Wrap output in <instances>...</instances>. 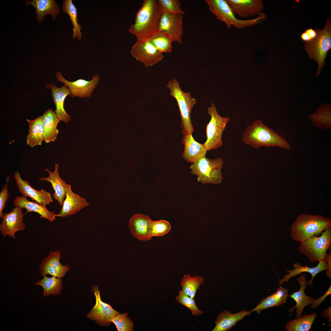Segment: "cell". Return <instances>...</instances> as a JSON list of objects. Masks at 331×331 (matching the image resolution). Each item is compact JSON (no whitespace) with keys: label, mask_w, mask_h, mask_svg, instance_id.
<instances>
[{"label":"cell","mask_w":331,"mask_h":331,"mask_svg":"<svg viewBox=\"0 0 331 331\" xmlns=\"http://www.w3.org/2000/svg\"><path fill=\"white\" fill-rule=\"evenodd\" d=\"M162 13L157 0H144L135 13L134 22L128 31L138 40H148L158 30Z\"/></svg>","instance_id":"obj_1"},{"label":"cell","mask_w":331,"mask_h":331,"mask_svg":"<svg viewBox=\"0 0 331 331\" xmlns=\"http://www.w3.org/2000/svg\"><path fill=\"white\" fill-rule=\"evenodd\" d=\"M242 139L245 144L255 149L262 146H276L289 150L291 147L282 136L264 124L260 120H254L251 125L247 126Z\"/></svg>","instance_id":"obj_2"},{"label":"cell","mask_w":331,"mask_h":331,"mask_svg":"<svg viewBox=\"0 0 331 331\" xmlns=\"http://www.w3.org/2000/svg\"><path fill=\"white\" fill-rule=\"evenodd\" d=\"M331 227V219L320 215L302 214L296 218L291 227V235L300 243L313 236H319Z\"/></svg>","instance_id":"obj_3"},{"label":"cell","mask_w":331,"mask_h":331,"mask_svg":"<svg viewBox=\"0 0 331 331\" xmlns=\"http://www.w3.org/2000/svg\"><path fill=\"white\" fill-rule=\"evenodd\" d=\"M170 94L176 100L181 119V133L184 135L192 134L194 129L191 119L192 108L197 101L188 92L183 91L177 79L174 78L166 85Z\"/></svg>","instance_id":"obj_4"},{"label":"cell","mask_w":331,"mask_h":331,"mask_svg":"<svg viewBox=\"0 0 331 331\" xmlns=\"http://www.w3.org/2000/svg\"><path fill=\"white\" fill-rule=\"evenodd\" d=\"M330 18L327 19L322 30L317 29L318 35L314 40L305 44V50L309 58L318 64L316 76H318L325 64V60L329 51L331 48V25Z\"/></svg>","instance_id":"obj_5"},{"label":"cell","mask_w":331,"mask_h":331,"mask_svg":"<svg viewBox=\"0 0 331 331\" xmlns=\"http://www.w3.org/2000/svg\"><path fill=\"white\" fill-rule=\"evenodd\" d=\"M205 2L210 11L218 19L225 23L228 29H230L231 25L238 29L252 26L266 19V15L263 13L253 19L240 20L236 17L226 0H206Z\"/></svg>","instance_id":"obj_6"},{"label":"cell","mask_w":331,"mask_h":331,"mask_svg":"<svg viewBox=\"0 0 331 331\" xmlns=\"http://www.w3.org/2000/svg\"><path fill=\"white\" fill-rule=\"evenodd\" d=\"M223 163L221 158L210 159L205 156L191 165V173L197 175L198 181L204 184L217 185L223 179L221 169Z\"/></svg>","instance_id":"obj_7"},{"label":"cell","mask_w":331,"mask_h":331,"mask_svg":"<svg viewBox=\"0 0 331 331\" xmlns=\"http://www.w3.org/2000/svg\"><path fill=\"white\" fill-rule=\"evenodd\" d=\"M331 246V227L323 232L320 236H313L300 242L299 250L301 254L314 263L324 260L327 251Z\"/></svg>","instance_id":"obj_8"},{"label":"cell","mask_w":331,"mask_h":331,"mask_svg":"<svg viewBox=\"0 0 331 331\" xmlns=\"http://www.w3.org/2000/svg\"><path fill=\"white\" fill-rule=\"evenodd\" d=\"M211 119L206 126L207 140L204 144L207 150L216 149L223 144L222 135L230 118L223 117L218 113L214 103L207 109Z\"/></svg>","instance_id":"obj_9"},{"label":"cell","mask_w":331,"mask_h":331,"mask_svg":"<svg viewBox=\"0 0 331 331\" xmlns=\"http://www.w3.org/2000/svg\"><path fill=\"white\" fill-rule=\"evenodd\" d=\"M132 56L146 67L151 66L162 60V53L149 40H138L130 51Z\"/></svg>","instance_id":"obj_10"},{"label":"cell","mask_w":331,"mask_h":331,"mask_svg":"<svg viewBox=\"0 0 331 331\" xmlns=\"http://www.w3.org/2000/svg\"><path fill=\"white\" fill-rule=\"evenodd\" d=\"M55 75L58 81L63 83L68 87L70 96L72 97H90L100 79L98 74L93 75L92 79L89 81L80 79L74 82L67 80L63 77L61 73L58 71H56Z\"/></svg>","instance_id":"obj_11"},{"label":"cell","mask_w":331,"mask_h":331,"mask_svg":"<svg viewBox=\"0 0 331 331\" xmlns=\"http://www.w3.org/2000/svg\"><path fill=\"white\" fill-rule=\"evenodd\" d=\"M93 289L96 303L87 316L101 325H109L111 323L110 321L112 318L120 313L114 309L110 305L102 301L97 286H93Z\"/></svg>","instance_id":"obj_12"},{"label":"cell","mask_w":331,"mask_h":331,"mask_svg":"<svg viewBox=\"0 0 331 331\" xmlns=\"http://www.w3.org/2000/svg\"><path fill=\"white\" fill-rule=\"evenodd\" d=\"M182 15H174L163 13L158 24V30L171 36L175 41L182 43L183 35Z\"/></svg>","instance_id":"obj_13"},{"label":"cell","mask_w":331,"mask_h":331,"mask_svg":"<svg viewBox=\"0 0 331 331\" xmlns=\"http://www.w3.org/2000/svg\"><path fill=\"white\" fill-rule=\"evenodd\" d=\"M22 209L16 207L9 213L4 214L0 225L2 234L4 236L8 235L14 238L16 232L25 229V225L23 222L24 214Z\"/></svg>","instance_id":"obj_14"},{"label":"cell","mask_w":331,"mask_h":331,"mask_svg":"<svg viewBox=\"0 0 331 331\" xmlns=\"http://www.w3.org/2000/svg\"><path fill=\"white\" fill-rule=\"evenodd\" d=\"M234 13L243 18L259 16L263 13L262 0H226Z\"/></svg>","instance_id":"obj_15"},{"label":"cell","mask_w":331,"mask_h":331,"mask_svg":"<svg viewBox=\"0 0 331 331\" xmlns=\"http://www.w3.org/2000/svg\"><path fill=\"white\" fill-rule=\"evenodd\" d=\"M61 254L59 251L50 252L41 263L40 272L42 276L50 275L52 276L62 278L68 271V265H62L60 262Z\"/></svg>","instance_id":"obj_16"},{"label":"cell","mask_w":331,"mask_h":331,"mask_svg":"<svg viewBox=\"0 0 331 331\" xmlns=\"http://www.w3.org/2000/svg\"><path fill=\"white\" fill-rule=\"evenodd\" d=\"M14 176L19 190L23 196L30 197L32 200L44 206L53 202L51 193L44 189L38 191L32 188L28 181L22 179L18 171L16 172Z\"/></svg>","instance_id":"obj_17"},{"label":"cell","mask_w":331,"mask_h":331,"mask_svg":"<svg viewBox=\"0 0 331 331\" xmlns=\"http://www.w3.org/2000/svg\"><path fill=\"white\" fill-rule=\"evenodd\" d=\"M152 220L148 216L142 214H136L130 219L129 227L133 236L138 240L146 241L152 237L150 233Z\"/></svg>","instance_id":"obj_18"},{"label":"cell","mask_w":331,"mask_h":331,"mask_svg":"<svg viewBox=\"0 0 331 331\" xmlns=\"http://www.w3.org/2000/svg\"><path fill=\"white\" fill-rule=\"evenodd\" d=\"M45 87L51 90L52 96L55 106V112L58 119L65 123H68L71 116L68 114L64 108V103L66 97L70 95L67 86L64 84L58 88L54 84H46Z\"/></svg>","instance_id":"obj_19"},{"label":"cell","mask_w":331,"mask_h":331,"mask_svg":"<svg viewBox=\"0 0 331 331\" xmlns=\"http://www.w3.org/2000/svg\"><path fill=\"white\" fill-rule=\"evenodd\" d=\"M89 205L85 198L72 191L70 186L67 191L62 208L56 217H64L73 215Z\"/></svg>","instance_id":"obj_20"},{"label":"cell","mask_w":331,"mask_h":331,"mask_svg":"<svg viewBox=\"0 0 331 331\" xmlns=\"http://www.w3.org/2000/svg\"><path fill=\"white\" fill-rule=\"evenodd\" d=\"M59 165L55 164V169L53 172L50 171L48 168L45 169L44 170L49 173V176L47 177H39V179L41 181H46L51 183L55 191L52 195L53 197L62 206L66 197L67 191L70 185L67 184L61 178L59 174Z\"/></svg>","instance_id":"obj_21"},{"label":"cell","mask_w":331,"mask_h":331,"mask_svg":"<svg viewBox=\"0 0 331 331\" xmlns=\"http://www.w3.org/2000/svg\"><path fill=\"white\" fill-rule=\"evenodd\" d=\"M182 142L185 148L182 156L185 161L193 163L205 156L207 151L206 148L204 144L196 141L192 134L184 135Z\"/></svg>","instance_id":"obj_22"},{"label":"cell","mask_w":331,"mask_h":331,"mask_svg":"<svg viewBox=\"0 0 331 331\" xmlns=\"http://www.w3.org/2000/svg\"><path fill=\"white\" fill-rule=\"evenodd\" d=\"M25 4L31 5L34 7L38 23L43 21L45 16L47 14L51 15L54 20L60 13L59 6L54 0H26Z\"/></svg>","instance_id":"obj_23"},{"label":"cell","mask_w":331,"mask_h":331,"mask_svg":"<svg viewBox=\"0 0 331 331\" xmlns=\"http://www.w3.org/2000/svg\"><path fill=\"white\" fill-rule=\"evenodd\" d=\"M300 285V290L294 292L289 296L296 302L295 305L291 307L289 310V312L292 313L294 310L296 308V317L297 318L302 317V313L304 308L307 306L311 304L314 299L313 298L306 295L305 293V290L307 285V280H306L304 274L300 275L296 279Z\"/></svg>","instance_id":"obj_24"},{"label":"cell","mask_w":331,"mask_h":331,"mask_svg":"<svg viewBox=\"0 0 331 331\" xmlns=\"http://www.w3.org/2000/svg\"><path fill=\"white\" fill-rule=\"evenodd\" d=\"M318 261V265L314 267H310L307 265L302 266L301 264L298 262L295 263L293 265L294 269L286 271V272L288 273L286 274L283 278L279 280V285L280 286L284 282L289 281L293 277L295 276L302 272H307L310 273L312 276L311 279L307 281V284L309 286L311 285L315 276L321 272L327 270L328 268V264L324 260H320Z\"/></svg>","instance_id":"obj_25"},{"label":"cell","mask_w":331,"mask_h":331,"mask_svg":"<svg viewBox=\"0 0 331 331\" xmlns=\"http://www.w3.org/2000/svg\"><path fill=\"white\" fill-rule=\"evenodd\" d=\"M250 311L243 310L232 314L229 311L224 310L219 315L215 324V326L212 331H226L235 325L237 322L245 316L251 314Z\"/></svg>","instance_id":"obj_26"},{"label":"cell","mask_w":331,"mask_h":331,"mask_svg":"<svg viewBox=\"0 0 331 331\" xmlns=\"http://www.w3.org/2000/svg\"><path fill=\"white\" fill-rule=\"evenodd\" d=\"M13 204L16 207L25 208L28 212H36L40 215V218H44L52 222L56 219V215L53 211H51L46 206L41 205L36 202L28 200L26 197L18 196L13 201Z\"/></svg>","instance_id":"obj_27"},{"label":"cell","mask_w":331,"mask_h":331,"mask_svg":"<svg viewBox=\"0 0 331 331\" xmlns=\"http://www.w3.org/2000/svg\"><path fill=\"white\" fill-rule=\"evenodd\" d=\"M42 116L44 141L47 143L54 142L59 133L57 126L60 120L55 112L51 108L48 109Z\"/></svg>","instance_id":"obj_28"},{"label":"cell","mask_w":331,"mask_h":331,"mask_svg":"<svg viewBox=\"0 0 331 331\" xmlns=\"http://www.w3.org/2000/svg\"><path fill=\"white\" fill-rule=\"evenodd\" d=\"M288 295L287 290L281 286L277 289L276 291L272 295L262 299L261 302L251 312L256 311L260 314L263 310L274 306H278L287 302Z\"/></svg>","instance_id":"obj_29"},{"label":"cell","mask_w":331,"mask_h":331,"mask_svg":"<svg viewBox=\"0 0 331 331\" xmlns=\"http://www.w3.org/2000/svg\"><path fill=\"white\" fill-rule=\"evenodd\" d=\"M42 119V116L41 115L33 120L26 119L29 124L26 143L31 147L41 145L44 140V130Z\"/></svg>","instance_id":"obj_30"},{"label":"cell","mask_w":331,"mask_h":331,"mask_svg":"<svg viewBox=\"0 0 331 331\" xmlns=\"http://www.w3.org/2000/svg\"><path fill=\"white\" fill-rule=\"evenodd\" d=\"M313 124L324 130L331 128V105L323 103L309 116Z\"/></svg>","instance_id":"obj_31"},{"label":"cell","mask_w":331,"mask_h":331,"mask_svg":"<svg viewBox=\"0 0 331 331\" xmlns=\"http://www.w3.org/2000/svg\"><path fill=\"white\" fill-rule=\"evenodd\" d=\"M160 52L170 53L172 48L173 38L168 34L157 30L148 40Z\"/></svg>","instance_id":"obj_32"},{"label":"cell","mask_w":331,"mask_h":331,"mask_svg":"<svg viewBox=\"0 0 331 331\" xmlns=\"http://www.w3.org/2000/svg\"><path fill=\"white\" fill-rule=\"evenodd\" d=\"M36 285H40L44 289L43 295L48 297L51 295H57L60 294L62 289V278L53 276L51 277L46 276L41 280L35 282Z\"/></svg>","instance_id":"obj_33"},{"label":"cell","mask_w":331,"mask_h":331,"mask_svg":"<svg viewBox=\"0 0 331 331\" xmlns=\"http://www.w3.org/2000/svg\"><path fill=\"white\" fill-rule=\"evenodd\" d=\"M317 313L312 312L310 314H304L303 317L289 321L285 325L287 331H308L310 330L316 317Z\"/></svg>","instance_id":"obj_34"},{"label":"cell","mask_w":331,"mask_h":331,"mask_svg":"<svg viewBox=\"0 0 331 331\" xmlns=\"http://www.w3.org/2000/svg\"><path fill=\"white\" fill-rule=\"evenodd\" d=\"M62 10L67 13L70 17L73 25L72 34L73 38H78L80 40L82 37L81 30L82 28L78 23L77 18V9L72 2V0H66L63 2Z\"/></svg>","instance_id":"obj_35"},{"label":"cell","mask_w":331,"mask_h":331,"mask_svg":"<svg viewBox=\"0 0 331 331\" xmlns=\"http://www.w3.org/2000/svg\"><path fill=\"white\" fill-rule=\"evenodd\" d=\"M204 279L200 276L191 277L189 274L184 275L182 279L181 285L182 291L186 295L194 299L197 289L204 282Z\"/></svg>","instance_id":"obj_36"},{"label":"cell","mask_w":331,"mask_h":331,"mask_svg":"<svg viewBox=\"0 0 331 331\" xmlns=\"http://www.w3.org/2000/svg\"><path fill=\"white\" fill-rule=\"evenodd\" d=\"M157 2L162 13L183 15L185 14L181 8V2L178 0H158Z\"/></svg>","instance_id":"obj_37"},{"label":"cell","mask_w":331,"mask_h":331,"mask_svg":"<svg viewBox=\"0 0 331 331\" xmlns=\"http://www.w3.org/2000/svg\"><path fill=\"white\" fill-rule=\"evenodd\" d=\"M115 325L118 331H132L134 326L132 321L125 313L116 315L111 320Z\"/></svg>","instance_id":"obj_38"},{"label":"cell","mask_w":331,"mask_h":331,"mask_svg":"<svg viewBox=\"0 0 331 331\" xmlns=\"http://www.w3.org/2000/svg\"><path fill=\"white\" fill-rule=\"evenodd\" d=\"M171 229L170 223L164 220L151 221L150 233L152 237L163 236L167 234Z\"/></svg>","instance_id":"obj_39"},{"label":"cell","mask_w":331,"mask_h":331,"mask_svg":"<svg viewBox=\"0 0 331 331\" xmlns=\"http://www.w3.org/2000/svg\"><path fill=\"white\" fill-rule=\"evenodd\" d=\"M175 300L177 302L189 309L193 315H200L203 313L197 307L194 299L185 295L182 290L179 291V294L176 296Z\"/></svg>","instance_id":"obj_40"},{"label":"cell","mask_w":331,"mask_h":331,"mask_svg":"<svg viewBox=\"0 0 331 331\" xmlns=\"http://www.w3.org/2000/svg\"><path fill=\"white\" fill-rule=\"evenodd\" d=\"M10 179L9 177L6 179V183L3 187L0 193V218H2L4 214L2 211L5 206V204L9 196V192L8 189V183Z\"/></svg>","instance_id":"obj_41"},{"label":"cell","mask_w":331,"mask_h":331,"mask_svg":"<svg viewBox=\"0 0 331 331\" xmlns=\"http://www.w3.org/2000/svg\"><path fill=\"white\" fill-rule=\"evenodd\" d=\"M318 35L317 29L314 30L311 28L306 29L301 35L302 40L306 42L311 41L315 39Z\"/></svg>","instance_id":"obj_42"},{"label":"cell","mask_w":331,"mask_h":331,"mask_svg":"<svg viewBox=\"0 0 331 331\" xmlns=\"http://www.w3.org/2000/svg\"><path fill=\"white\" fill-rule=\"evenodd\" d=\"M331 286H330L328 290L321 297L314 300L311 304V308L313 309H316L317 306H320L321 303L324 301L326 297L331 294Z\"/></svg>","instance_id":"obj_43"},{"label":"cell","mask_w":331,"mask_h":331,"mask_svg":"<svg viewBox=\"0 0 331 331\" xmlns=\"http://www.w3.org/2000/svg\"><path fill=\"white\" fill-rule=\"evenodd\" d=\"M324 260L328 264V268L326 270L327 276L329 279L331 278V250L328 253H326L325 256Z\"/></svg>","instance_id":"obj_44"},{"label":"cell","mask_w":331,"mask_h":331,"mask_svg":"<svg viewBox=\"0 0 331 331\" xmlns=\"http://www.w3.org/2000/svg\"><path fill=\"white\" fill-rule=\"evenodd\" d=\"M331 306L325 310H324L321 312V316H324L325 318L329 320V322L331 323Z\"/></svg>","instance_id":"obj_45"}]
</instances>
